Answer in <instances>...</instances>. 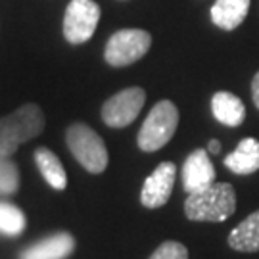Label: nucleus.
Returning <instances> with one entry per match:
<instances>
[{"label": "nucleus", "instance_id": "nucleus-10", "mask_svg": "<svg viewBox=\"0 0 259 259\" xmlns=\"http://www.w3.org/2000/svg\"><path fill=\"white\" fill-rule=\"evenodd\" d=\"M75 250V238L69 232H58L21 251V259H65Z\"/></svg>", "mask_w": 259, "mask_h": 259}, {"label": "nucleus", "instance_id": "nucleus-2", "mask_svg": "<svg viewBox=\"0 0 259 259\" xmlns=\"http://www.w3.org/2000/svg\"><path fill=\"white\" fill-rule=\"evenodd\" d=\"M45 129V113L37 104H25L0 119V154L12 156L19 144L38 137Z\"/></svg>", "mask_w": 259, "mask_h": 259}, {"label": "nucleus", "instance_id": "nucleus-17", "mask_svg": "<svg viewBox=\"0 0 259 259\" xmlns=\"http://www.w3.org/2000/svg\"><path fill=\"white\" fill-rule=\"evenodd\" d=\"M19 173L14 161H10L8 156L0 154V194L10 196L18 190Z\"/></svg>", "mask_w": 259, "mask_h": 259}, {"label": "nucleus", "instance_id": "nucleus-1", "mask_svg": "<svg viewBox=\"0 0 259 259\" xmlns=\"http://www.w3.org/2000/svg\"><path fill=\"white\" fill-rule=\"evenodd\" d=\"M236 211V192L229 183H213L209 188L188 194L185 213L190 221L221 223Z\"/></svg>", "mask_w": 259, "mask_h": 259}, {"label": "nucleus", "instance_id": "nucleus-7", "mask_svg": "<svg viewBox=\"0 0 259 259\" xmlns=\"http://www.w3.org/2000/svg\"><path fill=\"white\" fill-rule=\"evenodd\" d=\"M144 102H146V93L140 87H129L121 93L113 94L102 106L104 123L113 129L127 127L139 117Z\"/></svg>", "mask_w": 259, "mask_h": 259}, {"label": "nucleus", "instance_id": "nucleus-11", "mask_svg": "<svg viewBox=\"0 0 259 259\" xmlns=\"http://www.w3.org/2000/svg\"><path fill=\"white\" fill-rule=\"evenodd\" d=\"M211 111L215 119L227 127H238L246 119V106L238 96L227 91H219L211 98Z\"/></svg>", "mask_w": 259, "mask_h": 259}, {"label": "nucleus", "instance_id": "nucleus-18", "mask_svg": "<svg viewBox=\"0 0 259 259\" xmlns=\"http://www.w3.org/2000/svg\"><path fill=\"white\" fill-rule=\"evenodd\" d=\"M150 259H188V250L181 242L167 240L157 246V250L150 255Z\"/></svg>", "mask_w": 259, "mask_h": 259}, {"label": "nucleus", "instance_id": "nucleus-3", "mask_svg": "<svg viewBox=\"0 0 259 259\" xmlns=\"http://www.w3.org/2000/svg\"><path fill=\"white\" fill-rule=\"evenodd\" d=\"M179 125V110L171 100H161L150 110L139 131V148L142 152H157L173 139Z\"/></svg>", "mask_w": 259, "mask_h": 259}, {"label": "nucleus", "instance_id": "nucleus-6", "mask_svg": "<svg viewBox=\"0 0 259 259\" xmlns=\"http://www.w3.org/2000/svg\"><path fill=\"white\" fill-rule=\"evenodd\" d=\"M100 21V6L94 0H71L64 16V37L71 45H83L94 35Z\"/></svg>", "mask_w": 259, "mask_h": 259}, {"label": "nucleus", "instance_id": "nucleus-8", "mask_svg": "<svg viewBox=\"0 0 259 259\" xmlns=\"http://www.w3.org/2000/svg\"><path fill=\"white\" fill-rule=\"evenodd\" d=\"M177 179V165L173 161H163L156 167V171L144 181L140 202L144 207L156 209L169 202Z\"/></svg>", "mask_w": 259, "mask_h": 259}, {"label": "nucleus", "instance_id": "nucleus-13", "mask_svg": "<svg viewBox=\"0 0 259 259\" xmlns=\"http://www.w3.org/2000/svg\"><path fill=\"white\" fill-rule=\"evenodd\" d=\"M250 0H217L211 6V21L219 29L232 31L248 16Z\"/></svg>", "mask_w": 259, "mask_h": 259}, {"label": "nucleus", "instance_id": "nucleus-14", "mask_svg": "<svg viewBox=\"0 0 259 259\" xmlns=\"http://www.w3.org/2000/svg\"><path fill=\"white\" fill-rule=\"evenodd\" d=\"M227 242L236 251H244V253L259 251V209L250 213L240 225H236L229 234Z\"/></svg>", "mask_w": 259, "mask_h": 259}, {"label": "nucleus", "instance_id": "nucleus-20", "mask_svg": "<svg viewBox=\"0 0 259 259\" xmlns=\"http://www.w3.org/2000/svg\"><path fill=\"white\" fill-rule=\"evenodd\" d=\"M207 150H209L211 154H219V152H221V142L215 139L209 140V142H207Z\"/></svg>", "mask_w": 259, "mask_h": 259}, {"label": "nucleus", "instance_id": "nucleus-12", "mask_svg": "<svg viewBox=\"0 0 259 259\" xmlns=\"http://www.w3.org/2000/svg\"><path fill=\"white\" fill-rule=\"evenodd\" d=\"M225 165L236 175H251L259 169V140L244 139L236 146L234 152H231L225 157Z\"/></svg>", "mask_w": 259, "mask_h": 259}, {"label": "nucleus", "instance_id": "nucleus-15", "mask_svg": "<svg viewBox=\"0 0 259 259\" xmlns=\"http://www.w3.org/2000/svg\"><path fill=\"white\" fill-rule=\"evenodd\" d=\"M35 161H37L40 175L45 177L48 185L56 190H64L67 186V175H65V169L60 161V157L48 148H38L35 152Z\"/></svg>", "mask_w": 259, "mask_h": 259}, {"label": "nucleus", "instance_id": "nucleus-9", "mask_svg": "<svg viewBox=\"0 0 259 259\" xmlns=\"http://www.w3.org/2000/svg\"><path fill=\"white\" fill-rule=\"evenodd\" d=\"M215 183V167L205 150H194L183 165V188L188 194L205 190Z\"/></svg>", "mask_w": 259, "mask_h": 259}, {"label": "nucleus", "instance_id": "nucleus-16", "mask_svg": "<svg viewBox=\"0 0 259 259\" xmlns=\"http://www.w3.org/2000/svg\"><path fill=\"white\" fill-rule=\"evenodd\" d=\"M25 215L23 211L12 204L0 202V232L8 236H18L25 229Z\"/></svg>", "mask_w": 259, "mask_h": 259}, {"label": "nucleus", "instance_id": "nucleus-4", "mask_svg": "<svg viewBox=\"0 0 259 259\" xmlns=\"http://www.w3.org/2000/svg\"><path fill=\"white\" fill-rule=\"evenodd\" d=\"M67 148L75 159L89 171V173H102L108 167V150L102 137L91 129L89 125L75 123L65 133Z\"/></svg>", "mask_w": 259, "mask_h": 259}, {"label": "nucleus", "instance_id": "nucleus-19", "mask_svg": "<svg viewBox=\"0 0 259 259\" xmlns=\"http://www.w3.org/2000/svg\"><path fill=\"white\" fill-rule=\"evenodd\" d=\"M251 98H253V104L259 110V71L255 73L253 81H251Z\"/></svg>", "mask_w": 259, "mask_h": 259}, {"label": "nucleus", "instance_id": "nucleus-5", "mask_svg": "<svg viewBox=\"0 0 259 259\" xmlns=\"http://www.w3.org/2000/svg\"><path fill=\"white\" fill-rule=\"evenodd\" d=\"M152 47L150 33L142 29H121L113 33L106 45L104 58L113 67H125L139 62Z\"/></svg>", "mask_w": 259, "mask_h": 259}]
</instances>
